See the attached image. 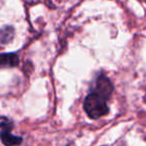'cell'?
I'll use <instances>...</instances> for the list:
<instances>
[{"label":"cell","mask_w":146,"mask_h":146,"mask_svg":"<svg viewBox=\"0 0 146 146\" xmlns=\"http://www.w3.org/2000/svg\"><path fill=\"white\" fill-rule=\"evenodd\" d=\"M112 90H113L112 84L106 76L101 75L97 78V81H96V88L94 91L99 93L100 95L104 96L106 99H109L110 95H111V93H112Z\"/></svg>","instance_id":"2"},{"label":"cell","mask_w":146,"mask_h":146,"mask_svg":"<svg viewBox=\"0 0 146 146\" xmlns=\"http://www.w3.org/2000/svg\"><path fill=\"white\" fill-rule=\"evenodd\" d=\"M19 58L15 53H4L0 54V68L14 67L18 64Z\"/></svg>","instance_id":"3"},{"label":"cell","mask_w":146,"mask_h":146,"mask_svg":"<svg viewBox=\"0 0 146 146\" xmlns=\"http://www.w3.org/2000/svg\"><path fill=\"white\" fill-rule=\"evenodd\" d=\"M0 138H1L2 143L6 146L19 145L22 142V137L13 135L10 133V131H1L0 132Z\"/></svg>","instance_id":"4"},{"label":"cell","mask_w":146,"mask_h":146,"mask_svg":"<svg viewBox=\"0 0 146 146\" xmlns=\"http://www.w3.org/2000/svg\"><path fill=\"white\" fill-rule=\"evenodd\" d=\"M0 128L2 131H10L13 128V123L7 117H0Z\"/></svg>","instance_id":"6"},{"label":"cell","mask_w":146,"mask_h":146,"mask_svg":"<svg viewBox=\"0 0 146 146\" xmlns=\"http://www.w3.org/2000/svg\"><path fill=\"white\" fill-rule=\"evenodd\" d=\"M14 31L11 27H5L2 30H0V41L2 43H7L13 38Z\"/></svg>","instance_id":"5"},{"label":"cell","mask_w":146,"mask_h":146,"mask_svg":"<svg viewBox=\"0 0 146 146\" xmlns=\"http://www.w3.org/2000/svg\"><path fill=\"white\" fill-rule=\"evenodd\" d=\"M106 99L104 96L100 95L97 92H92L85 98L83 107L85 112L90 118L97 119L99 117L106 115L108 113V106L106 104Z\"/></svg>","instance_id":"1"}]
</instances>
